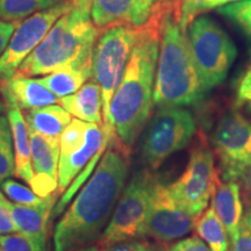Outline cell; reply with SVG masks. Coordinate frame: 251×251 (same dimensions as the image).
<instances>
[{
  "mask_svg": "<svg viewBox=\"0 0 251 251\" xmlns=\"http://www.w3.org/2000/svg\"><path fill=\"white\" fill-rule=\"evenodd\" d=\"M129 153L113 137L92 177L56 225L55 251H77L100 240L126 187Z\"/></svg>",
  "mask_w": 251,
  "mask_h": 251,
  "instance_id": "1",
  "label": "cell"
},
{
  "mask_svg": "<svg viewBox=\"0 0 251 251\" xmlns=\"http://www.w3.org/2000/svg\"><path fill=\"white\" fill-rule=\"evenodd\" d=\"M161 24L140 30L109 107L115 136L129 150L146 128L152 111Z\"/></svg>",
  "mask_w": 251,
  "mask_h": 251,
  "instance_id": "2",
  "label": "cell"
},
{
  "mask_svg": "<svg viewBox=\"0 0 251 251\" xmlns=\"http://www.w3.org/2000/svg\"><path fill=\"white\" fill-rule=\"evenodd\" d=\"M72 2V8L56 21L42 42L21 63L14 77L31 78L92 63L99 31L91 19L89 0Z\"/></svg>",
  "mask_w": 251,
  "mask_h": 251,
  "instance_id": "3",
  "label": "cell"
},
{
  "mask_svg": "<svg viewBox=\"0 0 251 251\" xmlns=\"http://www.w3.org/2000/svg\"><path fill=\"white\" fill-rule=\"evenodd\" d=\"M206 96L186 31L174 11L166 12L161 24L153 106L186 107L201 102Z\"/></svg>",
  "mask_w": 251,
  "mask_h": 251,
  "instance_id": "4",
  "label": "cell"
},
{
  "mask_svg": "<svg viewBox=\"0 0 251 251\" xmlns=\"http://www.w3.org/2000/svg\"><path fill=\"white\" fill-rule=\"evenodd\" d=\"M187 40L194 63L208 94L227 78L237 56L228 33L208 15H199L188 25Z\"/></svg>",
  "mask_w": 251,
  "mask_h": 251,
  "instance_id": "5",
  "label": "cell"
},
{
  "mask_svg": "<svg viewBox=\"0 0 251 251\" xmlns=\"http://www.w3.org/2000/svg\"><path fill=\"white\" fill-rule=\"evenodd\" d=\"M140 30L127 27H115L99 34L92 55V79L101 89L105 130L114 133L109 107L129 62L131 50ZM115 134V133H114Z\"/></svg>",
  "mask_w": 251,
  "mask_h": 251,
  "instance_id": "6",
  "label": "cell"
},
{
  "mask_svg": "<svg viewBox=\"0 0 251 251\" xmlns=\"http://www.w3.org/2000/svg\"><path fill=\"white\" fill-rule=\"evenodd\" d=\"M197 130L193 114L184 107H159L142 131L141 158L157 170L166 158L191 142Z\"/></svg>",
  "mask_w": 251,
  "mask_h": 251,
  "instance_id": "7",
  "label": "cell"
},
{
  "mask_svg": "<svg viewBox=\"0 0 251 251\" xmlns=\"http://www.w3.org/2000/svg\"><path fill=\"white\" fill-rule=\"evenodd\" d=\"M158 183L159 179L150 169H142L131 176L119 199L111 221L100 237V250L111 244L141 236Z\"/></svg>",
  "mask_w": 251,
  "mask_h": 251,
  "instance_id": "8",
  "label": "cell"
},
{
  "mask_svg": "<svg viewBox=\"0 0 251 251\" xmlns=\"http://www.w3.org/2000/svg\"><path fill=\"white\" fill-rule=\"evenodd\" d=\"M221 183L220 172L215 168L214 152L208 143L199 135L196 146L188 157L185 171L174 183L168 185L177 202L191 214L199 218L212 200Z\"/></svg>",
  "mask_w": 251,
  "mask_h": 251,
  "instance_id": "9",
  "label": "cell"
},
{
  "mask_svg": "<svg viewBox=\"0 0 251 251\" xmlns=\"http://www.w3.org/2000/svg\"><path fill=\"white\" fill-rule=\"evenodd\" d=\"M224 181H242L251 169V120L237 109L219 119L211 136Z\"/></svg>",
  "mask_w": 251,
  "mask_h": 251,
  "instance_id": "10",
  "label": "cell"
},
{
  "mask_svg": "<svg viewBox=\"0 0 251 251\" xmlns=\"http://www.w3.org/2000/svg\"><path fill=\"white\" fill-rule=\"evenodd\" d=\"M72 5V0H65L20 21L7 49L0 57V81H8L14 77L21 63L42 42L56 21L70 11Z\"/></svg>",
  "mask_w": 251,
  "mask_h": 251,
  "instance_id": "11",
  "label": "cell"
},
{
  "mask_svg": "<svg viewBox=\"0 0 251 251\" xmlns=\"http://www.w3.org/2000/svg\"><path fill=\"white\" fill-rule=\"evenodd\" d=\"M198 219L180 206L168 185L159 180L141 230V237L152 238L161 243L172 242L193 230Z\"/></svg>",
  "mask_w": 251,
  "mask_h": 251,
  "instance_id": "12",
  "label": "cell"
},
{
  "mask_svg": "<svg viewBox=\"0 0 251 251\" xmlns=\"http://www.w3.org/2000/svg\"><path fill=\"white\" fill-rule=\"evenodd\" d=\"M89 5L99 34L115 27L143 30L161 24L166 13L157 0H89Z\"/></svg>",
  "mask_w": 251,
  "mask_h": 251,
  "instance_id": "13",
  "label": "cell"
},
{
  "mask_svg": "<svg viewBox=\"0 0 251 251\" xmlns=\"http://www.w3.org/2000/svg\"><path fill=\"white\" fill-rule=\"evenodd\" d=\"M31 170L33 177L29 186L40 198L57 192L59 139H50L29 131Z\"/></svg>",
  "mask_w": 251,
  "mask_h": 251,
  "instance_id": "14",
  "label": "cell"
},
{
  "mask_svg": "<svg viewBox=\"0 0 251 251\" xmlns=\"http://www.w3.org/2000/svg\"><path fill=\"white\" fill-rule=\"evenodd\" d=\"M2 97H4L6 108H7V119L9 121L13 137L14 156H15V176L29 184L33 177L31 170V152H30V140L29 129L26 119L21 113V108L12 98L8 91L1 84Z\"/></svg>",
  "mask_w": 251,
  "mask_h": 251,
  "instance_id": "15",
  "label": "cell"
},
{
  "mask_svg": "<svg viewBox=\"0 0 251 251\" xmlns=\"http://www.w3.org/2000/svg\"><path fill=\"white\" fill-rule=\"evenodd\" d=\"M56 193L43 198L42 201L35 206L19 205L14 202L9 203L12 218L19 233L33 238L40 247L45 249L47 246V236H48L49 218L57 197Z\"/></svg>",
  "mask_w": 251,
  "mask_h": 251,
  "instance_id": "16",
  "label": "cell"
},
{
  "mask_svg": "<svg viewBox=\"0 0 251 251\" xmlns=\"http://www.w3.org/2000/svg\"><path fill=\"white\" fill-rule=\"evenodd\" d=\"M212 207L227 230L229 243H235L244 218L237 181H221L212 198Z\"/></svg>",
  "mask_w": 251,
  "mask_h": 251,
  "instance_id": "17",
  "label": "cell"
},
{
  "mask_svg": "<svg viewBox=\"0 0 251 251\" xmlns=\"http://www.w3.org/2000/svg\"><path fill=\"white\" fill-rule=\"evenodd\" d=\"M59 103L72 117L90 124L103 126L101 89L93 79L86 81L77 92L63 97Z\"/></svg>",
  "mask_w": 251,
  "mask_h": 251,
  "instance_id": "18",
  "label": "cell"
},
{
  "mask_svg": "<svg viewBox=\"0 0 251 251\" xmlns=\"http://www.w3.org/2000/svg\"><path fill=\"white\" fill-rule=\"evenodd\" d=\"M1 84L21 109L29 111L61 102V98L33 77H13L8 81H1Z\"/></svg>",
  "mask_w": 251,
  "mask_h": 251,
  "instance_id": "19",
  "label": "cell"
},
{
  "mask_svg": "<svg viewBox=\"0 0 251 251\" xmlns=\"http://www.w3.org/2000/svg\"><path fill=\"white\" fill-rule=\"evenodd\" d=\"M72 115L59 105L29 109L25 114L28 129L50 139H59L63 130L71 122Z\"/></svg>",
  "mask_w": 251,
  "mask_h": 251,
  "instance_id": "20",
  "label": "cell"
},
{
  "mask_svg": "<svg viewBox=\"0 0 251 251\" xmlns=\"http://www.w3.org/2000/svg\"><path fill=\"white\" fill-rule=\"evenodd\" d=\"M92 75V63L81 68H64L39 78V81L58 98L77 92Z\"/></svg>",
  "mask_w": 251,
  "mask_h": 251,
  "instance_id": "21",
  "label": "cell"
},
{
  "mask_svg": "<svg viewBox=\"0 0 251 251\" xmlns=\"http://www.w3.org/2000/svg\"><path fill=\"white\" fill-rule=\"evenodd\" d=\"M194 229L211 251H228L230 243L227 230L212 206L199 216Z\"/></svg>",
  "mask_w": 251,
  "mask_h": 251,
  "instance_id": "22",
  "label": "cell"
},
{
  "mask_svg": "<svg viewBox=\"0 0 251 251\" xmlns=\"http://www.w3.org/2000/svg\"><path fill=\"white\" fill-rule=\"evenodd\" d=\"M59 2L61 0H0V20L6 23L23 21V19Z\"/></svg>",
  "mask_w": 251,
  "mask_h": 251,
  "instance_id": "23",
  "label": "cell"
},
{
  "mask_svg": "<svg viewBox=\"0 0 251 251\" xmlns=\"http://www.w3.org/2000/svg\"><path fill=\"white\" fill-rule=\"evenodd\" d=\"M216 12L230 21L243 34L248 42V52L251 59V0L224 6L216 9Z\"/></svg>",
  "mask_w": 251,
  "mask_h": 251,
  "instance_id": "24",
  "label": "cell"
},
{
  "mask_svg": "<svg viewBox=\"0 0 251 251\" xmlns=\"http://www.w3.org/2000/svg\"><path fill=\"white\" fill-rule=\"evenodd\" d=\"M15 175L13 137L7 118L0 117V184Z\"/></svg>",
  "mask_w": 251,
  "mask_h": 251,
  "instance_id": "25",
  "label": "cell"
},
{
  "mask_svg": "<svg viewBox=\"0 0 251 251\" xmlns=\"http://www.w3.org/2000/svg\"><path fill=\"white\" fill-rule=\"evenodd\" d=\"M244 0H180L179 8V24L180 27L186 31L188 25L199 15L206 12L218 9L224 6L235 4Z\"/></svg>",
  "mask_w": 251,
  "mask_h": 251,
  "instance_id": "26",
  "label": "cell"
},
{
  "mask_svg": "<svg viewBox=\"0 0 251 251\" xmlns=\"http://www.w3.org/2000/svg\"><path fill=\"white\" fill-rule=\"evenodd\" d=\"M2 192L7 196L14 203L26 206H35L42 201L43 198H40L34 193L33 190L28 188L25 185L19 184L18 181L12 179H6L4 183L0 184Z\"/></svg>",
  "mask_w": 251,
  "mask_h": 251,
  "instance_id": "27",
  "label": "cell"
},
{
  "mask_svg": "<svg viewBox=\"0 0 251 251\" xmlns=\"http://www.w3.org/2000/svg\"><path fill=\"white\" fill-rule=\"evenodd\" d=\"M1 251H46L33 238L23 233L0 235Z\"/></svg>",
  "mask_w": 251,
  "mask_h": 251,
  "instance_id": "28",
  "label": "cell"
},
{
  "mask_svg": "<svg viewBox=\"0 0 251 251\" xmlns=\"http://www.w3.org/2000/svg\"><path fill=\"white\" fill-rule=\"evenodd\" d=\"M228 251H251V212L247 209L236 242L229 246Z\"/></svg>",
  "mask_w": 251,
  "mask_h": 251,
  "instance_id": "29",
  "label": "cell"
},
{
  "mask_svg": "<svg viewBox=\"0 0 251 251\" xmlns=\"http://www.w3.org/2000/svg\"><path fill=\"white\" fill-rule=\"evenodd\" d=\"M249 102H251V62L238 80L235 96V107H244Z\"/></svg>",
  "mask_w": 251,
  "mask_h": 251,
  "instance_id": "30",
  "label": "cell"
},
{
  "mask_svg": "<svg viewBox=\"0 0 251 251\" xmlns=\"http://www.w3.org/2000/svg\"><path fill=\"white\" fill-rule=\"evenodd\" d=\"M9 203L11 201H8L0 192V235L13 234L19 231L12 218Z\"/></svg>",
  "mask_w": 251,
  "mask_h": 251,
  "instance_id": "31",
  "label": "cell"
},
{
  "mask_svg": "<svg viewBox=\"0 0 251 251\" xmlns=\"http://www.w3.org/2000/svg\"><path fill=\"white\" fill-rule=\"evenodd\" d=\"M166 251H211L208 246L201 238L192 236L178 241L177 243L171 244Z\"/></svg>",
  "mask_w": 251,
  "mask_h": 251,
  "instance_id": "32",
  "label": "cell"
},
{
  "mask_svg": "<svg viewBox=\"0 0 251 251\" xmlns=\"http://www.w3.org/2000/svg\"><path fill=\"white\" fill-rule=\"evenodd\" d=\"M101 251H152L147 243L136 240H128L106 247Z\"/></svg>",
  "mask_w": 251,
  "mask_h": 251,
  "instance_id": "33",
  "label": "cell"
},
{
  "mask_svg": "<svg viewBox=\"0 0 251 251\" xmlns=\"http://www.w3.org/2000/svg\"><path fill=\"white\" fill-rule=\"evenodd\" d=\"M19 24H20V21H17V23H6V21L0 20V57L4 54L5 50L7 49L9 41L13 36Z\"/></svg>",
  "mask_w": 251,
  "mask_h": 251,
  "instance_id": "34",
  "label": "cell"
},
{
  "mask_svg": "<svg viewBox=\"0 0 251 251\" xmlns=\"http://www.w3.org/2000/svg\"><path fill=\"white\" fill-rule=\"evenodd\" d=\"M159 6L164 12L174 11L176 17L179 20V8H180V0H157Z\"/></svg>",
  "mask_w": 251,
  "mask_h": 251,
  "instance_id": "35",
  "label": "cell"
},
{
  "mask_svg": "<svg viewBox=\"0 0 251 251\" xmlns=\"http://www.w3.org/2000/svg\"><path fill=\"white\" fill-rule=\"evenodd\" d=\"M242 185H243L244 197H246V200L248 202L247 206H251V169L248 171L246 177L243 178Z\"/></svg>",
  "mask_w": 251,
  "mask_h": 251,
  "instance_id": "36",
  "label": "cell"
},
{
  "mask_svg": "<svg viewBox=\"0 0 251 251\" xmlns=\"http://www.w3.org/2000/svg\"><path fill=\"white\" fill-rule=\"evenodd\" d=\"M77 251H101L99 249L98 247H96V246H89V247H85V248H81V249H79V250H77Z\"/></svg>",
  "mask_w": 251,
  "mask_h": 251,
  "instance_id": "37",
  "label": "cell"
},
{
  "mask_svg": "<svg viewBox=\"0 0 251 251\" xmlns=\"http://www.w3.org/2000/svg\"><path fill=\"white\" fill-rule=\"evenodd\" d=\"M244 107H246V109H247V113H248V114H250V115H251V102H249V103H248V105H246V106H244Z\"/></svg>",
  "mask_w": 251,
  "mask_h": 251,
  "instance_id": "38",
  "label": "cell"
},
{
  "mask_svg": "<svg viewBox=\"0 0 251 251\" xmlns=\"http://www.w3.org/2000/svg\"><path fill=\"white\" fill-rule=\"evenodd\" d=\"M2 111H4V105H2L1 99H0V113H1Z\"/></svg>",
  "mask_w": 251,
  "mask_h": 251,
  "instance_id": "39",
  "label": "cell"
},
{
  "mask_svg": "<svg viewBox=\"0 0 251 251\" xmlns=\"http://www.w3.org/2000/svg\"><path fill=\"white\" fill-rule=\"evenodd\" d=\"M247 209H249V211L251 212V206H247Z\"/></svg>",
  "mask_w": 251,
  "mask_h": 251,
  "instance_id": "40",
  "label": "cell"
},
{
  "mask_svg": "<svg viewBox=\"0 0 251 251\" xmlns=\"http://www.w3.org/2000/svg\"><path fill=\"white\" fill-rule=\"evenodd\" d=\"M0 251H1V248H0Z\"/></svg>",
  "mask_w": 251,
  "mask_h": 251,
  "instance_id": "41",
  "label": "cell"
}]
</instances>
